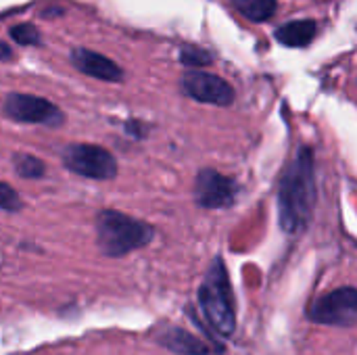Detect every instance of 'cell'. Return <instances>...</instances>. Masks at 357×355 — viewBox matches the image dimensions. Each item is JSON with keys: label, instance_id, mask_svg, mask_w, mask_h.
<instances>
[{"label": "cell", "instance_id": "cell-1", "mask_svg": "<svg viewBox=\"0 0 357 355\" xmlns=\"http://www.w3.org/2000/svg\"><path fill=\"white\" fill-rule=\"evenodd\" d=\"M316 163L314 151L301 146L295 159L287 165L278 188V222L287 234H301L316 209Z\"/></svg>", "mask_w": 357, "mask_h": 355}, {"label": "cell", "instance_id": "cell-2", "mask_svg": "<svg viewBox=\"0 0 357 355\" xmlns=\"http://www.w3.org/2000/svg\"><path fill=\"white\" fill-rule=\"evenodd\" d=\"M197 299L209 331L224 339L232 337L236 331V297L222 257H215L207 268Z\"/></svg>", "mask_w": 357, "mask_h": 355}, {"label": "cell", "instance_id": "cell-3", "mask_svg": "<svg viewBox=\"0 0 357 355\" xmlns=\"http://www.w3.org/2000/svg\"><path fill=\"white\" fill-rule=\"evenodd\" d=\"M155 239V228L142 220L115 209H102L96 216V245L107 257H123L146 247Z\"/></svg>", "mask_w": 357, "mask_h": 355}, {"label": "cell", "instance_id": "cell-4", "mask_svg": "<svg viewBox=\"0 0 357 355\" xmlns=\"http://www.w3.org/2000/svg\"><path fill=\"white\" fill-rule=\"evenodd\" d=\"M305 318L314 324L354 328L357 324V289L349 285L318 297L305 308Z\"/></svg>", "mask_w": 357, "mask_h": 355}, {"label": "cell", "instance_id": "cell-5", "mask_svg": "<svg viewBox=\"0 0 357 355\" xmlns=\"http://www.w3.org/2000/svg\"><path fill=\"white\" fill-rule=\"evenodd\" d=\"M63 163L69 172L92 180H113L117 176V159L107 149L96 144L65 146Z\"/></svg>", "mask_w": 357, "mask_h": 355}, {"label": "cell", "instance_id": "cell-6", "mask_svg": "<svg viewBox=\"0 0 357 355\" xmlns=\"http://www.w3.org/2000/svg\"><path fill=\"white\" fill-rule=\"evenodd\" d=\"M4 115L21 123H42L50 128H56L65 121L63 111L50 100L42 96H33V94H19V92H13L6 96Z\"/></svg>", "mask_w": 357, "mask_h": 355}, {"label": "cell", "instance_id": "cell-7", "mask_svg": "<svg viewBox=\"0 0 357 355\" xmlns=\"http://www.w3.org/2000/svg\"><path fill=\"white\" fill-rule=\"evenodd\" d=\"M238 182L230 176H224L211 167H205L199 172L195 182V201L199 207L205 209H224L232 207L238 197Z\"/></svg>", "mask_w": 357, "mask_h": 355}, {"label": "cell", "instance_id": "cell-8", "mask_svg": "<svg viewBox=\"0 0 357 355\" xmlns=\"http://www.w3.org/2000/svg\"><path fill=\"white\" fill-rule=\"evenodd\" d=\"M182 90L186 96L215 107H228L236 98L234 88L224 77L201 69H188L182 75Z\"/></svg>", "mask_w": 357, "mask_h": 355}, {"label": "cell", "instance_id": "cell-9", "mask_svg": "<svg viewBox=\"0 0 357 355\" xmlns=\"http://www.w3.org/2000/svg\"><path fill=\"white\" fill-rule=\"evenodd\" d=\"M153 339L159 347L172 352L176 355H220L224 354L222 347L203 341L201 337L172 324H161L153 328Z\"/></svg>", "mask_w": 357, "mask_h": 355}, {"label": "cell", "instance_id": "cell-10", "mask_svg": "<svg viewBox=\"0 0 357 355\" xmlns=\"http://www.w3.org/2000/svg\"><path fill=\"white\" fill-rule=\"evenodd\" d=\"M69 59L77 71H82L84 75H90L94 80H102V82H121L123 80V69L109 56L98 54L94 50L73 48Z\"/></svg>", "mask_w": 357, "mask_h": 355}, {"label": "cell", "instance_id": "cell-11", "mask_svg": "<svg viewBox=\"0 0 357 355\" xmlns=\"http://www.w3.org/2000/svg\"><path fill=\"white\" fill-rule=\"evenodd\" d=\"M318 33V23L314 19H299V21H291L284 23L276 29V40L284 46H293V48H301L314 42Z\"/></svg>", "mask_w": 357, "mask_h": 355}, {"label": "cell", "instance_id": "cell-12", "mask_svg": "<svg viewBox=\"0 0 357 355\" xmlns=\"http://www.w3.org/2000/svg\"><path fill=\"white\" fill-rule=\"evenodd\" d=\"M232 6L249 21L261 23L274 17L278 10V0H232Z\"/></svg>", "mask_w": 357, "mask_h": 355}, {"label": "cell", "instance_id": "cell-13", "mask_svg": "<svg viewBox=\"0 0 357 355\" xmlns=\"http://www.w3.org/2000/svg\"><path fill=\"white\" fill-rule=\"evenodd\" d=\"M13 165H15V172L21 176V178H27V180H33V178H42L44 172H46V165L42 159L33 157V155H27V153H17L13 157Z\"/></svg>", "mask_w": 357, "mask_h": 355}, {"label": "cell", "instance_id": "cell-14", "mask_svg": "<svg viewBox=\"0 0 357 355\" xmlns=\"http://www.w3.org/2000/svg\"><path fill=\"white\" fill-rule=\"evenodd\" d=\"M180 61L188 67V69H201V67H207L213 63V56L209 50L205 48H199V46H184L182 48V54H180Z\"/></svg>", "mask_w": 357, "mask_h": 355}, {"label": "cell", "instance_id": "cell-15", "mask_svg": "<svg viewBox=\"0 0 357 355\" xmlns=\"http://www.w3.org/2000/svg\"><path fill=\"white\" fill-rule=\"evenodd\" d=\"M8 33H10V38H13L17 44H21V46H36V44H40V42H42L40 31H38L31 23H19V25H13Z\"/></svg>", "mask_w": 357, "mask_h": 355}, {"label": "cell", "instance_id": "cell-16", "mask_svg": "<svg viewBox=\"0 0 357 355\" xmlns=\"http://www.w3.org/2000/svg\"><path fill=\"white\" fill-rule=\"evenodd\" d=\"M21 207H23V203H21L17 190L4 182H0V209L2 211H19Z\"/></svg>", "mask_w": 357, "mask_h": 355}, {"label": "cell", "instance_id": "cell-17", "mask_svg": "<svg viewBox=\"0 0 357 355\" xmlns=\"http://www.w3.org/2000/svg\"><path fill=\"white\" fill-rule=\"evenodd\" d=\"M8 59H13V50L8 48L6 42H0V61H8Z\"/></svg>", "mask_w": 357, "mask_h": 355}]
</instances>
